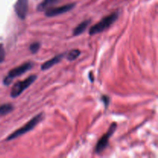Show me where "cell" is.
<instances>
[{
    "instance_id": "obj_1",
    "label": "cell",
    "mask_w": 158,
    "mask_h": 158,
    "mask_svg": "<svg viewBox=\"0 0 158 158\" xmlns=\"http://www.w3.org/2000/svg\"><path fill=\"white\" fill-rule=\"evenodd\" d=\"M119 15H120V13H119L118 11H116V12H112L110 15L105 16L98 23L91 26L89 30V34L90 35H94L95 34H98L100 32H103L106 29H109L117 21Z\"/></svg>"
},
{
    "instance_id": "obj_2",
    "label": "cell",
    "mask_w": 158,
    "mask_h": 158,
    "mask_svg": "<svg viewBox=\"0 0 158 158\" xmlns=\"http://www.w3.org/2000/svg\"><path fill=\"white\" fill-rule=\"evenodd\" d=\"M43 118H44V114H43V113H40V114H37L35 117H32L30 120H29L26 124H24L23 127H21L19 129L16 130V131H15L14 132H12V134L6 138V141L14 140V139L17 138V137H20V136L24 135V134H26L27 132L31 131L43 120Z\"/></svg>"
},
{
    "instance_id": "obj_3",
    "label": "cell",
    "mask_w": 158,
    "mask_h": 158,
    "mask_svg": "<svg viewBox=\"0 0 158 158\" xmlns=\"http://www.w3.org/2000/svg\"><path fill=\"white\" fill-rule=\"evenodd\" d=\"M34 66V63L32 62H26V63H23L22 65H20L18 67H15L14 69H11L9 72V73L7 74L6 77L3 79V84L6 85V86H9L11 84V83L12 82V80L17 77H19V76L23 75V74L26 73L27 71L30 70Z\"/></svg>"
},
{
    "instance_id": "obj_4",
    "label": "cell",
    "mask_w": 158,
    "mask_h": 158,
    "mask_svg": "<svg viewBox=\"0 0 158 158\" xmlns=\"http://www.w3.org/2000/svg\"><path fill=\"white\" fill-rule=\"evenodd\" d=\"M36 75H31L29 77H28L26 79H25L24 80H22V81H19L17 83H15L13 85V86H12V90H11V97L12 98H16V97H18L25 89H26L29 86H31V84L36 80Z\"/></svg>"
},
{
    "instance_id": "obj_5",
    "label": "cell",
    "mask_w": 158,
    "mask_h": 158,
    "mask_svg": "<svg viewBox=\"0 0 158 158\" xmlns=\"http://www.w3.org/2000/svg\"><path fill=\"white\" fill-rule=\"evenodd\" d=\"M117 123L114 122V123H111L110 127H109V130L107 131V132L103 135V137L99 140V141L97 142V145H96V149H95V153L97 154H100L106 149L108 147L109 144V140L112 135L114 134V133L115 132V131L117 130Z\"/></svg>"
},
{
    "instance_id": "obj_6",
    "label": "cell",
    "mask_w": 158,
    "mask_h": 158,
    "mask_svg": "<svg viewBox=\"0 0 158 158\" xmlns=\"http://www.w3.org/2000/svg\"><path fill=\"white\" fill-rule=\"evenodd\" d=\"M76 6V3H69V4L64 5V6H59V7H51L46 9L45 12V15L46 17H54L56 15H61V14L67 12L73 9Z\"/></svg>"
},
{
    "instance_id": "obj_7",
    "label": "cell",
    "mask_w": 158,
    "mask_h": 158,
    "mask_svg": "<svg viewBox=\"0 0 158 158\" xmlns=\"http://www.w3.org/2000/svg\"><path fill=\"white\" fill-rule=\"evenodd\" d=\"M14 10L15 14L20 19H25L27 16L29 10V1L28 0H17L14 5Z\"/></svg>"
},
{
    "instance_id": "obj_8",
    "label": "cell",
    "mask_w": 158,
    "mask_h": 158,
    "mask_svg": "<svg viewBox=\"0 0 158 158\" xmlns=\"http://www.w3.org/2000/svg\"><path fill=\"white\" fill-rule=\"evenodd\" d=\"M65 56H66V52H63V53L56 55V56H54L53 58L51 59V60L45 62V63L41 66V69L44 71V70H46V69H50L51 67L55 66L56 64H57V63H59L60 62H61L62 59H63Z\"/></svg>"
},
{
    "instance_id": "obj_9",
    "label": "cell",
    "mask_w": 158,
    "mask_h": 158,
    "mask_svg": "<svg viewBox=\"0 0 158 158\" xmlns=\"http://www.w3.org/2000/svg\"><path fill=\"white\" fill-rule=\"evenodd\" d=\"M62 0H43L42 2H40L38 5V6H37V10L39 12L46 11V9L52 7L54 5L57 4V3H59Z\"/></svg>"
},
{
    "instance_id": "obj_10",
    "label": "cell",
    "mask_w": 158,
    "mask_h": 158,
    "mask_svg": "<svg viewBox=\"0 0 158 158\" xmlns=\"http://www.w3.org/2000/svg\"><path fill=\"white\" fill-rule=\"evenodd\" d=\"M91 23V20L90 19H86L83 21L82 23H80V24L78 25L77 26H76L75 29H73V35L77 36V35H80V34L83 33L85 30L88 28L89 25Z\"/></svg>"
},
{
    "instance_id": "obj_11",
    "label": "cell",
    "mask_w": 158,
    "mask_h": 158,
    "mask_svg": "<svg viewBox=\"0 0 158 158\" xmlns=\"http://www.w3.org/2000/svg\"><path fill=\"white\" fill-rule=\"evenodd\" d=\"M14 110V106L11 103H4L0 106V115H6Z\"/></svg>"
},
{
    "instance_id": "obj_12",
    "label": "cell",
    "mask_w": 158,
    "mask_h": 158,
    "mask_svg": "<svg viewBox=\"0 0 158 158\" xmlns=\"http://www.w3.org/2000/svg\"><path fill=\"white\" fill-rule=\"evenodd\" d=\"M80 56V50L77 49H72L66 54V59L69 61H73Z\"/></svg>"
},
{
    "instance_id": "obj_13",
    "label": "cell",
    "mask_w": 158,
    "mask_h": 158,
    "mask_svg": "<svg viewBox=\"0 0 158 158\" xmlns=\"http://www.w3.org/2000/svg\"><path fill=\"white\" fill-rule=\"evenodd\" d=\"M40 49V43L38 42H35V43H32V44L29 46V50L31 51V52L33 54H35Z\"/></svg>"
},
{
    "instance_id": "obj_14",
    "label": "cell",
    "mask_w": 158,
    "mask_h": 158,
    "mask_svg": "<svg viewBox=\"0 0 158 158\" xmlns=\"http://www.w3.org/2000/svg\"><path fill=\"white\" fill-rule=\"evenodd\" d=\"M6 58V52H5L4 46L2 43H0V63H2Z\"/></svg>"
},
{
    "instance_id": "obj_15",
    "label": "cell",
    "mask_w": 158,
    "mask_h": 158,
    "mask_svg": "<svg viewBox=\"0 0 158 158\" xmlns=\"http://www.w3.org/2000/svg\"><path fill=\"white\" fill-rule=\"evenodd\" d=\"M101 100L103 102V103H104L105 107H107L108 105L110 104V97L108 96H102Z\"/></svg>"
},
{
    "instance_id": "obj_16",
    "label": "cell",
    "mask_w": 158,
    "mask_h": 158,
    "mask_svg": "<svg viewBox=\"0 0 158 158\" xmlns=\"http://www.w3.org/2000/svg\"><path fill=\"white\" fill-rule=\"evenodd\" d=\"M89 80H90V81L93 83V82L94 81V75H93V73L92 72L89 73Z\"/></svg>"
}]
</instances>
